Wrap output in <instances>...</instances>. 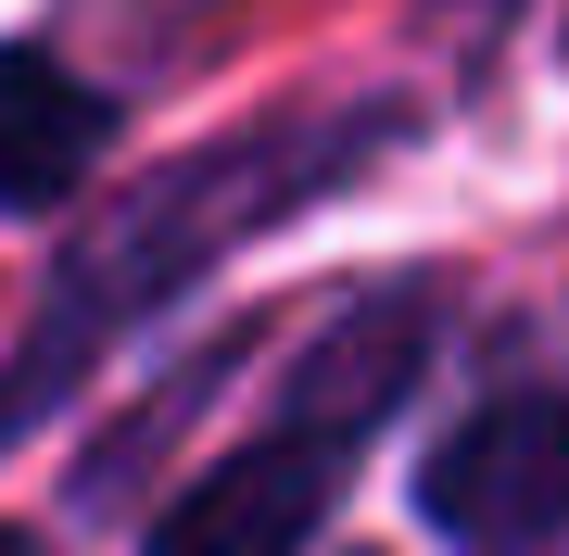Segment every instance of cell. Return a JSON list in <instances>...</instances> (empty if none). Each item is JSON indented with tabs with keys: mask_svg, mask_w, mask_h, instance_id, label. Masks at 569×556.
I'll return each mask as SVG.
<instances>
[{
	"mask_svg": "<svg viewBox=\"0 0 569 556\" xmlns=\"http://www.w3.org/2000/svg\"><path fill=\"white\" fill-rule=\"evenodd\" d=\"M380 127L392 114H279V127L203 140V152H178V165H152L140 190H114V203L63 241L39 316H26V342L0 354V443H13L26 417H51L63 392L102 367L140 316H164L203 266H228V253L266 241L279 215H305L317 190H342Z\"/></svg>",
	"mask_w": 569,
	"mask_h": 556,
	"instance_id": "1",
	"label": "cell"
},
{
	"mask_svg": "<svg viewBox=\"0 0 569 556\" xmlns=\"http://www.w3.org/2000/svg\"><path fill=\"white\" fill-rule=\"evenodd\" d=\"M418 354H430V291H367V304H342L305 342V367L279 380L266 431L241 455H216L152 518V556H305L329 494H342V468L367 455V431L406 405Z\"/></svg>",
	"mask_w": 569,
	"mask_h": 556,
	"instance_id": "2",
	"label": "cell"
},
{
	"mask_svg": "<svg viewBox=\"0 0 569 556\" xmlns=\"http://www.w3.org/2000/svg\"><path fill=\"white\" fill-rule=\"evenodd\" d=\"M418 506L456 556H545L569 532V392H493L456 417Z\"/></svg>",
	"mask_w": 569,
	"mask_h": 556,
	"instance_id": "3",
	"label": "cell"
},
{
	"mask_svg": "<svg viewBox=\"0 0 569 556\" xmlns=\"http://www.w3.org/2000/svg\"><path fill=\"white\" fill-rule=\"evenodd\" d=\"M114 140V102L51 51H0V215H39L63 203Z\"/></svg>",
	"mask_w": 569,
	"mask_h": 556,
	"instance_id": "4",
	"label": "cell"
},
{
	"mask_svg": "<svg viewBox=\"0 0 569 556\" xmlns=\"http://www.w3.org/2000/svg\"><path fill=\"white\" fill-rule=\"evenodd\" d=\"M0 556H26V544H13V532H0Z\"/></svg>",
	"mask_w": 569,
	"mask_h": 556,
	"instance_id": "5",
	"label": "cell"
}]
</instances>
